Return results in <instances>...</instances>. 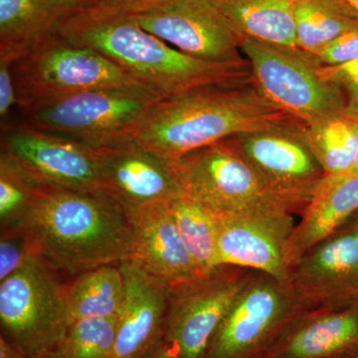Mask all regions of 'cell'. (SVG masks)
<instances>
[{"mask_svg": "<svg viewBox=\"0 0 358 358\" xmlns=\"http://www.w3.org/2000/svg\"><path fill=\"white\" fill-rule=\"evenodd\" d=\"M56 32L102 54L164 98L204 85L252 77L246 58L215 63L192 57L145 31L117 6L86 4L65 18Z\"/></svg>", "mask_w": 358, "mask_h": 358, "instance_id": "obj_1", "label": "cell"}, {"mask_svg": "<svg viewBox=\"0 0 358 358\" xmlns=\"http://www.w3.org/2000/svg\"><path fill=\"white\" fill-rule=\"evenodd\" d=\"M23 227L38 255L71 277L133 258L126 209L106 188L77 192L41 185Z\"/></svg>", "mask_w": 358, "mask_h": 358, "instance_id": "obj_2", "label": "cell"}, {"mask_svg": "<svg viewBox=\"0 0 358 358\" xmlns=\"http://www.w3.org/2000/svg\"><path fill=\"white\" fill-rule=\"evenodd\" d=\"M292 120L296 119L268 101L251 77L162 99L129 141L171 162L197 148Z\"/></svg>", "mask_w": 358, "mask_h": 358, "instance_id": "obj_3", "label": "cell"}, {"mask_svg": "<svg viewBox=\"0 0 358 358\" xmlns=\"http://www.w3.org/2000/svg\"><path fill=\"white\" fill-rule=\"evenodd\" d=\"M164 96L143 85L89 90L23 113L21 126L107 148L129 141Z\"/></svg>", "mask_w": 358, "mask_h": 358, "instance_id": "obj_4", "label": "cell"}, {"mask_svg": "<svg viewBox=\"0 0 358 358\" xmlns=\"http://www.w3.org/2000/svg\"><path fill=\"white\" fill-rule=\"evenodd\" d=\"M183 196L214 215L296 208L268 185L228 140L197 148L169 162Z\"/></svg>", "mask_w": 358, "mask_h": 358, "instance_id": "obj_5", "label": "cell"}, {"mask_svg": "<svg viewBox=\"0 0 358 358\" xmlns=\"http://www.w3.org/2000/svg\"><path fill=\"white\" fill-rule=\"evenodd\" d=\"M11 69L22 113L89 90L141 85L102 54L57 32L15 61Z\"/></svg>", "mask_w": 358, "mask_h": 358, "instance_id": "obj_6", "label": "cell"}, {"mask_svg": "<svg viewBox=\"0 0 358 358\" xmlns=\"http://www.w3.org/2000/svg\"><path fill=\"white\" fill-rule=\"evenodd\" d=\"M58 273L36 256L0 282L1 336L27 357L57 350L71 324Z\"/></svg>", "mask_w": 358, "mask_h": 358, "instance_id": "obj_7", "label": "cell"}, {"mask_svg": "<svg viewBox=\"0 0 358 358\" xmlns=\"http://www.w3.org/2000/svg\"><path fill=\"white\" fill-rule=\"evenodd\" d=\"M241 52L254 83L282 112L307 126L345 115L341 90L300 49L244 38Z\"/></svg>", "mask_w": 358, "mask_h": 358, "instance_id": "obj_8", "label": "cell"}, {"mask_svg": "<svg viewBox=\"0 0 358 358\" xmlns=\"http://www.w3.org/2000/svg\"><path fill=\"white\" fill-rule=\"evenodd\" d=\"M303 312L288 282L254 272L201 358H266Z\"/></svg>", "mask_w": 358, "mask_h": 358, "instance_id": "obj_9", "label": "cell"}, {"mask_svg": "<svg viewBox=\"0 0 358 358\" xmlns=\"http://www.w3.org/2000/svg\"><path fill=\"white\" fill-rule=\"evenodd\" d=\"M117 7L145 31L192 57L215 63L245 60L243 37L214 0H134Z\"/></svg>", "mask_w": 358, "mask_h": 358, "instance_id": "obj_10", "label": "cell"}, {"mask_svg": "<svg viewBox=\"0 0 358 358\" xmlns=\"http://www.w3.org/2000/svg\"><path fill=\"white\" fill-rule=\"evenodd\" d=\"M254 272L220 265L206 274L171 284L164 341L182 358H201Z\"/></svg>", "mask_w": 358, "mask_h": 358, "instance_id": "obj_11", "label": "cell"}, {"mask_svg": "<svg viewBox=\"0 0 358 358\" xmlns=\"http://www.w3.org/2000/svg\"><path fill=\"white\" fill-rule=\"evenodd\" d=\"M227 140L298 213L326 176L308 145L306 124L298 120Z\"/></svg>", "mask_w": 358, "mask_h": 358, "instance_id": "obj_12", "label": "cell"}, {"mask_svg": "<svg viewBox=\"0 0 358 358\" xmlns=\"http://www.w3.org/2000/svg\"><path fill=\"white\" fill-rule=\"evenodd\" d=\"M1 152L41 185L89 192L103 188L102 148L27 127L2 128Z\"/></svg>", "mask_w": 358, "mask_h": 358, "instance_id": "obj_13", "label": "cell"}, {"mask_svg": "<svg viewBox=\"0 0 358 358\" xmlns=\"http://www.w3.org/2000/svg\"><path fill=\"white\" fill-rule=\"evenodd\" d=\"M289 284L306 312L358 303V214L298 259Z\"/></svg>", "mask_w": 358, "mask_h": 358, "instance_id": "obj_14", "label": "cell"}, {"mask_svg": "<svg viewBox=\"0 0 358 358\" xmlns=\"http://www.w3.org/2000/svg\"><path fill=\"white\" fill-rule=\"evenodd\" d=\"M215 217L220 265L266 273L289 284L294 213L271 209Z\"/></svg>", "mask_w": 358, "mask_h": 358, "instance_id": "obj_15", "label": "cell"}, {"mask_svg": "<svg viewBox=\"0 0 358 358\" xmlns=\"http://www.w3.org/2000/svg\"><path fill=\"white\" fill-rule=\"evenodd\" d=\"M124 296L110 358H148L164 341L171 282L127 259L119 264Z\"/></svg>", "mask_w": 358, "mask_h": 358, "instance_id": "obj_16", "label": "cell"}, {"mask_svg": "<svg viewBox=\"0 0 358 358\" xmlns=\"http://www.w3.org/2000/svg\"><path fill=\"white\" fill-rule=\"evenodd\" d=\"M101 176L124 207L169 203L183 196L171 164L134 141L103 148Z\"/></svg>", "mask_w": 358, "mask_h": 358, "instance_id": "obj_17", "label": "cell"}, {"mask_svg": "<svg viewBox=\"0 0 358 358\" xmlns=\"http://www.w3.org/2000/svg\"><path fill=\"white\" fill-rule=\"evenodd\" d=\"M124 209L134 231L131 260L171 284L199 275L174 221L171 202Z\"/></svg>", "mask_w": 358, "mask_h": 358, "instance_id": "obj_18", "label": "cell"}, {"mask_svg": "<svg viewBox=\"0 0 358 358\" xmlns=\"http://www.w3.org/2000/svg\"><path fill=\"white\" fill-rule=\"evenodd\" d=\"M358 355V303L301 313L266 358H353Z\"/></svg>", "mask_w": 358, "mask_h": 358, "instance_id": "obj_19", "label": "cell"}, {"mask_svg": "<svg viewBox=\"0 0 358 358\" xmlns=\"http://www.w3.org/2000/svg\"><path fill=\"white\" fill-rule=\"evenodd\" d=\"M86 0H0V61L13 65Z\"/></svg>", "mask_w": 358, "mask_h": 358, "instance_id": "obj_20", "label": "cell"}, {"mask_svg": "<svg viewBox=\"0 0 358 358\" xmlns=\"http://www.w3.org/2000/svg\"><path fill=\"white\" fill-rule=\"evenodd\" d=\"M358 213V173L324 176L294 228L293 266L308 249L338 231Z\"/></svg>", "mask_w": 358, "mask_h": 358, "instance_id": "obj_21", "label": "cell"}, {"mask_svg": "<svg viewBox=\"0 0 358 358\" xmlns=\"http://www.w3.org/2000/svg\"><path fill=\"white\" fill-rule=\"evenodd\" d=\"M243 38L299 49L294 0H214Z\"/></svg>", "mask_w": 358, "mask_h": 358, "instance_id": "obj_22", "label": "cell"}, {"mask_svg": "<svg viewBox=\"0 0 358 358\" xmlns=\"http://www.w3.org/2000/svg\"><path fill=\"white\" fill-rule=\"evenodd\" d=\"M124 296V277L119 265L102 266L82 273L66 285L71 322L117 317Z\"/></svg>", "mask_w": 358, "mask_h": 358, "instance_id": "obj_23", "label": "cell"}, {"mask_svg": "<svg viewBox=\"0 0 358 358\" xmlns=\"http://www.w3.org/2000/svg\"><path fill=\"white\" fill-rule=\"evenodd\" d=\"M294 16L296 46L310 56L358 21L345 0H294Z\"/></svg>", "mask_w": 358, "mask_h": 358, "instance_id": "obj_24", "label": "cell"}, {"mask_svg": "<svg viewBox=\"0 0 358 358\" xmlns=\"http://www.w3.org/2000/svg\"><path fill=\"white\" fill-rule=\"evenodd\" d=\"M358 122L345 115L306 124V136L326 176L350 173L357 154Z\"/></svg>", "mask_w": 358, "mask_h": 358, "instance_id": "obj_25", "label": "cell"}, {"mask_svg": "<svg viewBox=\"0 0 358 358\" xmlns=\"http://www.w3.org/2000/svg\"><path fill=\"white\" fill-rule=\"evenodd\" d=\"M171 209L199 275L206 274L220 266L215 215L185 196L171 201Z\"/></svg>", "mask_w": 358, "mask_h": 358, "instance_id": "obj_26", "label": "cell"}, {"mask_svg": "<svg viewBox=\"0 0 358 358\" xmlns=\"http://www.w3.org/2000/svg\"><path fill=\"white\" fill-rule=\"evenodd\" d=\"M38 182L17 164L0 152V226L23 227L40 189Z\"/></svg>", "mask_w": 358, "mask_h": 358, "instance_id": "obj_27", "label": "cell"}, {"mask_svg": "<svg viewBox=\"0 0 358 358\" xmlns=\"http://www.w3.org/2000/svg\"><path fill=\"white\" fill-rule=\"evenodd\" d=\"M117 317L85 319L71 322L58 348L63 358L112 357L117 334Z\"/></svg>", "mask_w": 358, "mask_h": 358, "instance_id": "obj_28", "label": "cell"}, {"mask_svg": "<svg viewBox=\"0 0 358 358\" xmlns=\"http://www.w3.org/2000/svg\"><path fill=\"white\" fill-rule=\"evenodd\" d=\"M36 256H39L36 246L24 227L1 230L0 282L20 270Z\"/></svg>", "mask_w": 358, "mask_h": 358, "instance_id": "obj_29", "label": "cell"}, {"mask_svg": "<svg viewBox=\"0 0 358 358\" xmlns=\"http://www.w3.org/2000/svg\"><path fill=\"white\" fill-rule=\"evenodd\" d=\"M320 71L343 93L345 115L358 122V59L336 67H320Z\"/></svg>", "mask_w": 358, "mask_h": 358, "instance_id": "obj_30", "label": "cell"}, {"mask_svg": "<svg viewBox=\"0 0 358 358\" xmlns=\"http://www.w3.org/2000/svg\"><path fill=\"white\" fill-rule=\"evenodd\" d=\"M308 56L320 67H336L357 60L358 21L327 44L317 55Z\"/></svg>", "mask_w": 358, "mask_h": 358, "instance_id": "obj_31", "label": "cell"}, {"mask_svg": "<svg viewBox=\"0 0 358 358\" xmlns=\"http://www.w3.org/2000/svg\"><path fill=\"white\" fill-rule=\"evenodd\" d=\"M17 106L15 83L11 64L0 61V117L1 124L6 119L11 108Z\"/></svg>", "mask_w": 358, "mask_h": 358, "instance_id": "obj_32", "label": "cell"}, {"mask_svg": "<svg viewBox=\"0 0 358 358\" xmlns=\"http://www.w3.org/2000/svg\"><path fill=\"white\" fill-rule=\"evenodd\" d=\"M0 358H29L21 352L17 348L11 345L6 338L0 336Z\"/></svg>", "mask_w": 358, "mask_h": 358, "instance_id": "obj_33", "label": "cell"}, {"mask_svg": "<svg viewBox=\"0 0 358 358\" xmlns=\"http://www.w3.org/2000/svg\"><path fill=\"white\" fill-rule=\"evenodd\" d=\"M148 358H182L178 352L166 341H162L157 348L150 353Z\"/></svg>", "mask_w": 358, "mask_h": 358, "instance_id": "obj_34", "label": "cell"}, {"mask_svg": "<svg viewBox=\"0 0 358 358\" xmlns=\"http://www.w3.org/2000/svg\"><path fill=\"white\" fill-rule=\"evenodd\" d=\"M134 0H86V4H106V6H122Z\"/></svg>", "mask_w": 358, "mask_h": 358, "instance_id": "obj_35", "label": "cell"}, {"mask_svg": "<svg viewBox=\"0 0 358 358\" xmlns=\"http://www.w3.org/2000/svg\"><path fill=\"white\" fill-rule=\"evenodd\" d=\"M31 358H63L59 350H54V352L44 353V355H38V357H34Z\"/></svg>", "mask_w": 358, "mask_h": 358, "instance_id": "obj_36", "label": "cell"}, {"mask_svg": "<svg viewBox=\"0 0 358 358\" xmlns=\"http://www.w3.org/2000/svg\"><path fill=\"white\" fill-rule=\"evenodd\" d=\"M348 2V6L352 7L353 11L358 16V0H345Z\"/></svg>", "mask_w": 358, "mask_h": 358, "instance_id": "obj_37", "label": "cell"}, {"mask_svg": "<svg viewBox=\"0 0 358 358\" xmlns=\"http://www.w3.org/2000/svg\"><path fill=\"white\" fill-rule=\"evenodd\" d=\"M350 173H358V126H357V159H355V164H353V167L352 171Z\"/></svg>", "mask_w": 358, "mask_h": 358, "instance_id": "obj_38", "label": "cell"}, {"mask_svg": "<svg viewBox=\"0 0 358 358\" xmlns=\"http://www.w3.org/2000/svg\"><path fill=\"white\" fill-rule=\"evenodd\" d=\"M353 358H358V355H357V357H353Z\"/></svg>", "mask_w": 358, "mask_h": 358, "instance_id": "obj_39", "label": "cell"}, {"mask_svg": "<svg viewBox=\"0 0 358 358\" xmlns=\"http://www.w3.org/2000/svg\"><path fill=\"white\" fill-rule=\"evenodd\" d=\"M358 214V213H357Z\"/></svg>", "mask_w": 358, "mask_h": 358, "instance_id": "obj_40", "label": "cell"}]
</instances>
